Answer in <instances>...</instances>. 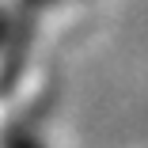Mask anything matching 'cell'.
Segmentation results:
<instances>
[{"label":"cell","instance_id":"1","mask_svg":"<svg viewBox=\"0 0 148 148\" xmlns=\"http://www.w3.org/2000/svg\"><path fill=\"white\" fill-rule=\"evenodd\" d=\"M31 4H38V0H31Z\"/></svg>","mask_w":148,"mask_h":148}]
</instances>
